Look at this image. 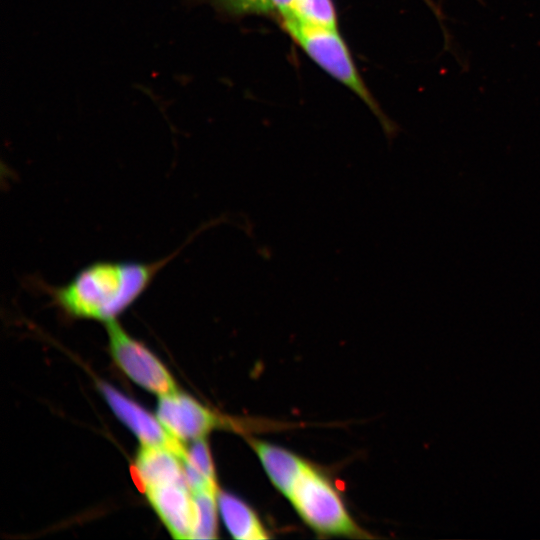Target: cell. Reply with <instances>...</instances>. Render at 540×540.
<instances>
[{
    "mask_svg": "<svg viewBox=\"0 0 540 540\" xmlns=\"http://www.w3.org/2000/svg\"><path fill=\"white\" fill-rule=\"evenodd\" d=\"M144 493L174 538H191L194 502L187 483H166L149 488Z\"/></svg>",
    "mask_w": 540,
    "mask_h": 540,
    "instance_id": "obj_7",
    "label": "cell"
},
{
    "mask_svg": "<svg viewBox=\"0 0 540 540\" xmlns=\"http://www.w3.org/2000/svg\"><path fill=\"white\" fill-rule=\"evenodd\" d=\"M175 255L153 262L98 261L63 285L39 283V287L66 316L107 323L128 309Z\"/></svg>",
    "mask_w": 540,
    "mask_h": 540,
    "instance_id": "obj_1",
    "label": "cell"
},
{
    "mask_svg": "<svg viewBox=\"0 0 540 540\" xmlns=\"http://www.w3.org/2000/svg\"><path fill=\"white\" fill-rule=\"evenodd\" d=\"M100 389L114 413L143 445L168 448L184 459L187 448L183 442L173 437L160 421L113 387L102 384Z\"/></svg>",
    "mask_w": 540,
    "mask_h": 540,
    "instance_id": "obj_6",
    "label": "cell"
},
{
    "mask_svg": "<svg viewBox=\"0 0 540 540\" xmlns=\"http://www.w3.org/2000/svg\"><path fill=\"white\" fill-rule=\"evenodd\" d=\"M250 444L273 485L288 498L309 463L296 454L265 441L253 439Z\"/></svg>",
    "mask_w": 540,
    "mask_h": 540,
    "instance_id": "obj_9",
    "label": "cell"
},
{
    "mask_svg": "<svg viewBox=\"0 0 540 540\" xmlns=\"http://www.w3.org/2000/svg\"><path fill=\"white\" fill-rule=\"evenodd\" d=\"M184 475L191 493L218 490L209 447L204 439L194 440L183 459Z\"/></svg>",
    "mask_w": 540,
    "mask_h": 540,
    "instance_id": "obj_11",
    "label": "cell"
},
{
    "mask_svg": "<svg viewBox=\"0 0 540 540\" xmlns=\"http://www.w3.org/2000/svg\"><path fill=\"white\" fill-rule=\"evenodd\" d=\"M217 502L222 520L233 538L240 540L269 538L262 522L245 502L226 492H218Z\"/></svg>",
    "mask_w": 540,
    "mask_h": 540,
    "instance_id": "obj_10",
    "label": "cell"
},
{
    "mask_svg": "<svg viewBox=\"0 0 540 540\" xmlns=\"http://www.w3.org/2000/svg\"><path fill=\"white\" fill-rule=\"evenodd\" d=\"M157 417L165 429L181 442L201 439L230 421L177 391L162 395L157 406Z\"/></svg>",
    "mask_w": 540,
    "mask_h": 540,
    "instance_id": "obj_5",
    "label": "cell"
},
{
    "mask_svg": "<svg viewBox=\"0 0 540 540\" xmlns=\"http://www.w3.org/2000/svg\"><path fill=\"white\" fill-rule=\"evenodd\" d=\"M272 12L277 11L282 17L287 15L294 7L297 0H269Z\"/></svg>",
    "mask_w": 540,
    "mask_h": 540,
    "instance_id": "obj_15",
    "label": "cell"
},
{
    "mask_svg": "<svg viewBox=\"0 0 540 540\" xmlns=\"http://www.w3.org/2000/svg\"><path fill=\"white\" fill-rule=\"evenodd\" d=\"M283 24L295 42L322 69L352 90L384 121L337 29L310 25L293 17L283 18Z\"/></svg>",
    "mask_w": 540,
    "mask_h": 540,
    "instance_id": "obj_2",
    "label": "cell"
},
{
    "mask_svg": "<svg viewBox=\"0 0 540 540\" xmlns=\"http://www.w3.org/2000/svg\"><path fill=\"white\" fill-rule=\"evenodd\" d=\"M218 492L204 490L192 493L194 502L192 539H215L217 537Z\"/></svg>",
    "mask_w": 540,
    "mask_h": 540,
    "instance_id": "obj_12",
    "label": "cell"
},
{
    "mask_svg": "<svg viewBox=\"0 0 540 540\" xmlns=\"http://www.w3.org/2000/svg\"><path fill=\"white\" fill-rule=\"evenodd\" d=\"M293 17L304 23L336 29V13L331 0H297L292 10L282 18Z\"/></svg>",
    "mask_w": 540,
    "mask_h": 540,
    "instance_id": "obj_13",
    "label": "cell"
},
{
    "mask_svg": "<svg viewBox=\"0 0 540 540\" xmlns=\"http://www.w3.org/2000/svg\"><path fill=\"white\" fill-rule=\"evenodd\" d=\"M131 474L143 493L166 483H186L182 458L174 451L158 446L143 445L139 449Z\"/></svg>",
    "mask_w": 540,
    "mask_h": 540,
    "instance_id": "obj_8",
    "label": "cell"
},
{
    "mask_svg": "<svg viewBox=\"0 0 540 540\" xmlns=\"http://www.w3.org/2000/svg\"><path fill=\"white\" fill-rule=\"evenodd\" d=\"M106 324L112 356L131 380L159 395L176 392L173 377L144 345L132 338L116 320Z\"/></svg>",
    "mask_w": 540,
    "mask_h": 540,
    "instance_id": "obj_4",
    "label": "cell"
},
{
    "mask_svg": "<svg viewBox=\"0 0 540 540\" xmlns=\"http://www.w3.org/2000/svg\"><path fill=\"white\" fill-rule=\"evenodd\" d=\"M304 522L326 535L361 536L332 483L310 464L289 495Z\"/></svg>",
    "mask_w": 540,
    "mask_h": 540,
    "instance_id": "obj_3",
    "label": "cell"
},
{
    "mask_svg": "<svg viewBox=\"0 0 540 540\" xmlns=\"http://www.w3.org/2000/svg\"><path fill=\"white\" fill-rule=\"evenodd\" d=\"M230 14H250L271 12L269 0H205Z\"/></svg>",
    "mask_w": 540,
    "mask_h": 540,
    "instance_id": "obj_14",
    "label": "cell"
}]
</instances>
